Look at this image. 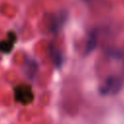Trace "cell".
I'll use <instances>...</instances> for the list:
<instances>
[{"label": "cell", "instance_id": "1", "mask_svg": "<svg viewBox=\"0 0 124 124\" xmlns=\"http://www.w3.org/2000/svg\"><path fill=\"white\" fill-rule=\"evenodd\" d=\"M15 100L21 105H29L34 100V93L29 84L21 83L15 87Z\"/></svg>", "mask_w": 124, "mask_h": 124}, {"label": "cell", "instance_id": "2", "mask_svg": "<svg viewBox=\"0 0 124 124\" xmlns=\"http://www.w3.org/2000/svg\"><path fill=\"white\" fill-rule=\"evenodd\" d=\"M120 88V80L115 77H109L106 79L104 86L101 88V92L103 94L115 93Z\"/></svg>", "mask_w": 124, "mask_h": 124}, {"label": "cell", "instance_id": "3", "mask_svg": "<svg viewBox=\"0 0 124 124\" xmlns=\"http://www.w3.org/2000/svg\"><path fill=\"white\" fill-rule=\"evenodd\" d=\"M67 18H68V14L66 12H60L59 14L55 15L53 16V18L51 19V22H50L51 32L54 34H57L60 31L63 24L66 22Z\"/></svg>", "mask_w": 124, "mask_h": 124}, {"label": "cell", "instance_id": "4", "mask_svg": "<svg viewBox=\"0 0 124 124\" xmlns=\"http://www.w3.org/2000/svg\"><path fill=\"white\" fill-rule=\"evenodd\" d=\"M16 40V36L15 35V33L9 32L7 39L0 42V51H2L4 53L11 52V50L13 49V47L15 46Z\"/></svg>", "mask_w": 124, "mask_h": 124}, {"label": "cell", "instance_id": "5", "mask_svg": "<svg viewBox=\"0 0 124 124\" xmlns=\"http://www.w3.org/2000/svg\"><path fill=\"white\" fill-rule=\"evenodd\" d=\"M24 72L28 78L32 79L37 75L38 72V64L34 59H29L24 64Z\"/></svg>", "mask_w": 124, "mask_h": 124}, {"label": "cell", "instance_id": "6", "mask_svg": "<svg viewBox=\"0 0 124 124\" xmlns=\"http://www.w3.org/2000/svg\"><path fill=\"white\" fill-rule=\"evenodd\" d=\"M49 53H50V57L53 61V64L55 65L56 68H59L63 64V55H62L61 51L55 46L51 45L49 46Z\"/></svg>", "mask_w": 124, "mask_h": 124}, {"label": "cell", "instance_id": "7", "mask_svg": "<svg viewBox=\"0 0 124 124\" xmlns=\"http://www.w3.org/2000/svg\"><path fill=\"white\" fill-rule=\"evenodd\" d=\"M97 37H98V34H97L96 30H93L89 34V37H88V40H87V43H86V47H85L86 53L91 52L96 47V46H97Z\"/></svg>", "mask_w": 124, "mask_h": 124}]
</instances>
